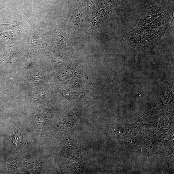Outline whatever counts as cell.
<instances>
[{
  "instance_id": "obj_1",
  "label": "cell",
  "mask_w": 174,
  "mask_h": 174,
  "mask_svg": "<svg viewBox=\"0 0 174 174\" xmlns=\"http://www.w3.org/2000/svg\"><path fill=\"white\" fill-rule=\"evenodd\" d=\"M13 141L17 145L20 144L22 141V136L20 133L16 132L13 136Z\"/></svg>"
}]
</instances>
